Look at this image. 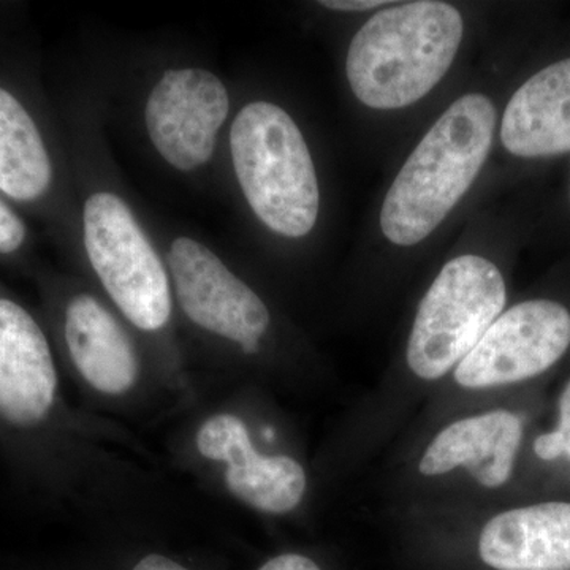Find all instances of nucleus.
<instances>
[{
	"label": "nucleus",
	"instance_id": "nucleus-1",
	"mask_svg": "<svg viewBox=\"0 0 570 570\" xmlns=\"http://www.w3.org/2000/svg\"><path fill=\"white\" fill-rule=\"evenodd\" d=\"M81 242L88 264L112 309L154 348L174 392L187 390L184 373L168 355L175 296L165 257L121 195L96 189L81 206Z\"/></svg>",
	"mask_w": 570,
	"mask_h": 570
},
{
	"label": "nucleus",
	"instance_id": "nucleus-2",
	"mask_svg": "<svg viewBox=\"0 0 570 570\" xmlns=\"http://www.w3.org/2000/svg\"><path fill=\"white\" fill-rule=\"evenodd\" d=\"M497 121V108L482 94L450 105L389 189L381 228L390 243L419 245L444 223L482 170Z\"/></svg>",
	"mask_w": 570,
	"mask_h": 570
},
{
	"label": "nucleus",
	"instance_id": "nucleus-3",
	"mask_svg": "<svg viewBox=\"0 0 570 570\" xmlns=\"http://www.w3.org/2000/svg\"><path fill=\"white\" fill-rule=\"evenodd\" d=\"M463 33V17L448 2L419 0L379 11L348 47L352 92L374 110L419 102L452 67Z\"/></svg>",
	"mask_w": 570,
	"mask_h": 570
},
{
	"label": "nucleus",
	"instance_id": "nucleus-4",
	"mask_svg": "<svg viewBox=\"0 0 570 570\" xmlns=\"http://www.w3.org/2000/svg\"><path fill=\"white\" fill-rule=\"evenodd\" d=\"M230 156L247 205L268 230L292 239L313 232L321 212L316 165L283 107L245 105L232 122Z\"/></svg>",
	"mask_w": 570,
	"mask_h": 570
},
{
	"label": "nucleus",
	"instance_id": "nucleus-5",
	"mask_svg": "<svg viewBox=\"0 0 570 570\" xmlns=\"http://www.w3.org/2000/svg\"><path fill=\"white\" fill-rule=\"evenodd\" d=\"M63 354L86 396L110 409L145 403L156 385H170L149 362L145 343L102 296L73 288L59 306ZM171 390V389H170Z\"/></svg>",
	"mask_w": 570,
	"mask_h": 570
},
{
	"label": "nucleus",
	"instance_id": "nucleus-6",
	"mask_svg": "<svg viewBox=\"0 0 570 570\" xmlns=\"http://www.w3.org/2000/svg\"><path fill=\"white\" fill-rule=\"evenodd\" d=\"M508 299L497 265L480 255L445 264L420 303L407 343V365L423 381L459 366L493 324Z\"/></svg>",
	"mask_w": 570,
	"mask_h": 570
},
{
	"label": "nucleus",
	"instance_id": "nucleus-7",
	"mask_svg": "<svg viewBox=\"0 0 570 570\" xmlns=\"http://www.w3.org/2000/svg\"><path fill=\"white\" fill-rule=\"evenodd\" d=\"M186 455L236 501L268 515L294 512L307 490L305 468L285 453H264L238 412L209 409L189 428Z\"/></svg>",
	"mask_w": 570,
	"mask_h": 570
},
{
	"label": "nucleus",
	"instance_id": "nucleus-8",
	"mask_svg": "<svg viewBox=\"0 0 570 570\" xmlns=\"http://www.w3.org/2000/svg\"><path fill=\"white\" fill-rule=\"evenodd\" d=\"M176 311L194 332L243 355L261 352L272 314L261 295L193 236H176L165 253Z\"/></svg>",
	"mask_w": 570,
	"mask_h": 570
},
{
	"label": "nucleus",
	"instance_id": "nucleus-9",
	"mask_svg": "<svg viewBox=\"0 0 570 570\" xmlns=\"http://www.w3.org/2000/svg\"><path fill=\"white\" fill-rule=\"evenodd\" d=\"M570 348V311L554 299H528L502 313L455 370L461 387L521 384L549 373Z\"/></svg>",
	"mask_w": 570,
	"mask_h": 570
},
{
	"label": "nucleus",
	"instance_id": "nucleus-10",
	"mask_svg": "<svg viewBox=\"0 0 570 570\" xmlns=\"http://www.w3.org/2000/svg\"><path fill=\"white\" fill-rule=\"evenodd\" d=\"M230 112L224 81L204 67H175L160 75L146 97V134L168 167L181 174L212 160Z\"/></svg>",
	"mask_w": 570,
	"mask_h": 570
},
{
	"label": "nucleus",
	"instance_id": "nucleus-11",
	"mask_svg": "<svg viewBox=\"0 0 570 570\" xmlns=\"http://www.w3.org/2000/svg\"><path fill=\"white\" fill-rule=\"evenodd\" d=\"M58 401V366L43 328L17 299L0 295V419L39 428Z\"/></svg>",
	"mask_w": 570,
	"mask_h": 570
},
{
	"label": "nucleus",
	"instance_id": "nucleus-12",
	"mask_svg": "<svg viewBox=\"0 0 570 570\" xmlns=\"http://www.w3.org/2000/svg\"><path fill=\"white\" fill-rule=\"evenodd\" d=\"M59 164L47 126L28 97L0 80V195L18 208L50 216Z\"/></svg>",
	"mask_w": 570,
	"mask_h": 570
},
{
	"label": "nucleus",
	"instance_id": "nucleus-13",
	"mask_svg": "<svg viewBox=\"0 0 570 570\" xmlns=\"http://www.w3.org/2000/svg\"><path fill=\"white\" fill-rule=\"evenodd\" d=\"M523 438V419L504 409L459 420L428 445L419 471L434 478L464 468L480 485L499 489L512 478Z\"/></svg>",
	"mask_w": 570,
	"mask_h": 570
},
{
	"label": "nucleus",
	"instance_id": "nucleus-14",
	"mask_svg": "<svg viewBox=\"0 0 570 570\" xmlns=\"http://www.w3.org/2000/svg\"><path fill=\"white\" fill-rule=\"evenodd\" d=\"M494 570H570V501H542L498 513L479 539Z\"/></svg>",
	"mask_w": 570,
	"mask_h": 570
},
{
	"label": "nucleus",
	"instance_id": "nucleus-15",
	"mask_svg": "<svg viewBox=\"0 0 570 570\" xmlns=\"http://www.w3.org/2000/svg\"><path fill=\"white\" fill-rule=\"evenodd\" d=\"M501 140L519 157L570 151V58L540 70L513 94L502 116Z\"/></svg>",
	"mask_w": 570,
	"mask_h": 570
},
{
	"label": "nucleus",
	"instance_id": "nucleus-16",
	"mask_svg": "<svg viewBox=\"0 0 570 570\" xmlns=\"http://www.w3.org/2000/svg\"><path fill=\"white\" fill-rule=\"evenodd\" d=\"M558 422L553 430L539 434L532 444L535 459L543 463L568 460L570 463V377L558 396Z\"/></svg>",
	"mask_w": 570,
	"mask_h": 570
},
{
	"label": "nucleus",
	"instance_id": "nucleus-17",
	"mask_svg": "<svg viewBox=\"0 0 570 570\" xmlns=\"http://www.w3.org/2000/svg\"><path fill=\"white\" fill-rule=\"evenodd\" d=\"M31 243V230L18 206L0 195V258L24 254Z\"/></svg>",
	"mask_w": 570,
	"mask_h": 570
},
{
	"label": "nucleus",
	"instance_id": "nucleus-18",
	"mask_svg": "<svg viewBox=\"0 0 570 570\" xmlns=\"http://www.w3.org/2000/svg\"><path fill=\"white\" fill-rule=\"evenodd\" d=\"M258 570H322L311 558L298 553H285L265 562Z\"/></svg>",
	"mask_w": 570,
	"mask_h": 570
},
{
	"label": "nucleus",
	"instance_id": "nucleus-19",
	"mask_svg": "<svg viewBox=\"0 0 570 570\" xmlns=\"http://www.w3.org/2000/svg\"><path fill=\"white\" fill-rule=\"evenodd\" d=\"M321 6L330 10L365 11L376 9V7L392 6V2H384V0H326V2H321Z\"/></svg>",
	"mask_w": 570,
	"mask_h": 570
},
{
	"label": "nucleus",
	"instance_id": "nucleus-20",
	"mask_svg": "<svg viewBox=\"0 0 570 570\" xmlns=\"http://www.w3.org/2000/svg\"><path fill=\"white\" fill-rule=\"evenodd\" d=\"M132 570H190L186 566L179 564L171 558L164 557L159 553H149L142 557L140 561L135 564Z\"/></svg>",
	"mask_w": 570,
	"mask_h": 570
}]
</instances>
